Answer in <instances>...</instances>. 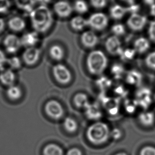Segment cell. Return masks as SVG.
<instances>
[{"instance_id": "1", "label": "cell", "mask_w": 155, "mask_h": 155, "mask_svg": "<svg viewBox=\"0 0 155 155\" xmlns=\"http://www.w3.org/2000/svg\"><path fill=\"white\" fill-rule=\"evenodd\" d=\"M32 26L35 32L44 33L52 26L53 17L51 10L44 5L34 9L30 13Z\"/></svg>"}, {"instance_id": "2", "label": "cell", "mask_w": 155, "mask_h": 155, "mask_svg": "<svg viewBox=\"0 0 155 155\" xmlns=\"http://www.w3.org/2000/svg\"><path fill=\"white\" fill-rule=\"evenodd\" d=\"M88 71L94 76L101 75L107 69L108 59L102 50H93L88 53L86 60Z\"/></svg>"}, {"instance_id": "3", "label": "cell", "mask_w": 155, "mask_h": 155, "mask_svg": "<svg viewBox=\"0 0 155 155\" xmlns=\"http://www.w3.org/2000/svg\"><path fill=\"white\" fill-rule=\"evenodd\" d=\"M110 133L111 131L107 124L98 122L88 127L86 136L90 143L95 145H101L107 141Z\"/></svg>"}, {"instance_id": "4", "label": "cell", "mask_w": 155, "mask_h": 155, "mask_svg": "<svg viewBox=\"0 0 155 155\" xmlns=\"http://www.w3.org/2000/svg\"><path fill=\"white\" fill-rule=\"evenodd\" d=\"M87 20V24L92 29L102 31L107 27L109 18L102 12H96L91 15Z\"/></svg>"}, {"instance_id": "5", "label": "cell", "mask_w": 155, "mask_h": 155, "mask_svg": "<svg viewBox=\"0 0 155 155\" xmlns=\"http://www.w3.org/2000/svg\"><path fill=\"white\" fill-rule=\"evenodd\" d=\"M54 79L59 84H66L71 81L72 75L68 67L63 64L58 63L54 65L52 70Z\"/></svg>"}, {"instance_id": "6", "label": "cell", "mask_w": 155, "mask_h": 155, "mask_svg": "<svg viewBox=\"0 0 155 155\" xmlns=\"http://www.w3.org/2000/svg\"><path fill=\"white\" fill-rule=\"evenodd\" d=\"M3 45L6 52L15 54L22 47L21 38L15 34H8L3 40Z\"/></svg>"}, {"instance_id": "7", "label": "cell", "mask_w": 155, "mask_h": 155, "mask_svg": "<svg viewBox=\"0 0 155 155\" xmlns=\"http://www.w3.org/2000/svg\"><path fill=\"white\" fill-rule=\"evenodd\" d=\"M135 99L138 106L143 109H148L153 101L151 90L147 87L141 88L137 91Z\"/></svg>"}, {"instance_id": "8", "label": "cell", "mask_w": 155, "mask_h": 155, "mask_svg": "<svg viewBox=\"0 0 155 155\" xmlns=\"http://www.w3.org/2000/svg\"><path fill=\"white\" fill-rule=\"evenodd\" d=\"M40 50L34 47L26 48L22 55L23 63L28 66H33L38 62L40 58Z\"/></svg>"}, {"instance_id": "9", "label": "cell", "mask_w": 155, "mask_h": 155, "mask_svg": "<svg viewBox=\"0 0 155 155\" xmlns=\"http://www.w3.org/2000/svg\"><path fill=\"white\" fill-rule=\"evenodd\" d=\"M45 109L47 114L53 119H60L64 115L63 106L56 101H49L45 105Z\"/></svg>"}, {"instance_id": "10", "label": "cell", "mask_w": 155, "mask_h": 155, "mask_svg": "<svg viewBox=\"0 0 155 155\" xmlns=\"http://www.w3.org/2000/svg\"><path fill=\"white\" fill-rule=\"evenodd\" d=\"M107 52L112 55H121L123 52L121 42L117 36L113 35L107 38L105 42Z\"/></svg>"}, {"instance_id": "11", "label": "cell", "mask_w": 155, "mask_h": 155, "mask_svg": "<svg viewBox=\"0 0 155 155\" xmlns=\"http://www.w3.org/2000/svg\"><path fill=\"white\" fill-rule=\"evenodd\" d=\"M147 21V18L145 16L137 13H133L128 18L127 23L130 29L137 32L143 29Z\"/></svg>"}, {"instance_id": "12", "label": "cell", "mask_w": 155, "mask_h": 155, "mask_svg": "<svg viewBox=\"0 0 155 155\" xmlns=\"http://www.w3.org/2000/svg\"><path fill=\"white\" fill-rule=\"evenodd\" d=\"M53 8L56 14L61 18L69 17L73 11V8L71 4L65 1H59L56 2Z\"/></svg>"}, {"instance_id": "13", "label": "cell", "mask_w": 155, "mask_h": 155, "mask_svg": "<svg viewBox=\"0 0 155 155\" xmlns=\"http://www.w3.org/2000/svg\"><path fill=\"white\" fill-rule=\"evenodd\" d=\"M16 79L15 71L10 68H5L0 71V84L5 88L15 84Z\"/></svg>"}, {"instance_id": "14", "label": "cell", "mask_w": 155, "mask_h": 155, "mask_svg": "<svg viewBox=\"0 0 155 155\" xmlns=\"http://www.w3.org/2000/svg\"><path fill=\"white\" fill-rule=\"evenodd\" d=\"M81 42L85 47L92 49L97 46L99 42V38L97 34L92 30H87L81 35Z\"/></svg>"}, {"instance_id": "15", "label": "cell", "mask_w": 155, "mask_h": 155, "mask_svg": "<svg viewBox=\"0 0 155 155\" xmlns=\"http://www.w3.org/2000/svg\"><path fill=\"white\" fill-rule=\"evenodd\" d=\"M8 28L14 33L23 31L26 27L25 20L19 16H13L9 19L7 23Z\"/></svg>"}, {"instance_id": "16", "label": "cell", "mask_w": 155, "mask_h": 155, "mask_svg": "<svg viewBox=\"0 0 155 155\" xmlns=\"http://www.w3.org/2000/svg\"><path fill=\"white\" fill-rule=\"evenodd\" d=\"M4 95L8 101L17 102L20 100L22 96V90L20 86L15 84L6 88Z\"/></svg>"}, {"instance_id": "17", "label": "cell", "mask_w": 155, "mask_h": 155, "mask_svg": "<svg viewBox=\"0 0 155 155\" xmlns=\"http://www.w3.org/2000/svg\"><path fill=\"white\" fill-rule=\"evenodd\" d=\"M22 46L25 48L34 47L39 42L38 33L36 32H28L21 37Z\"/></svg>"}, {"instance_id": "18", "label": "cell", "mask_w": 155, "mask_h": 155, "mask_svg": "<svg viewBox=\"0 0 155 155\" xmlns=\"http://www.w3.org/2000/svg\"><path fill=\"white\" fill-rule=\"evenodd\" d=\"M71 28L75 31H82L88 26L87 20L81 15H77L71 18L70 21Z\"/></svg>"}, {"instance_id": "19", "label": "cell", "mask_w": 155, "mask_h": 155, "mask_svg": "<svg viewBox=\"0 0 155 155\" xmlns=\"http://www.w3.org/2000/svg\"><path fill=\"white\" fill-rule=\"evenodd\" d=\"M49 53L51 58L56 61H61L65 56L63 47L59 45H53L51 46Z\"/></svg>"}, {"instance_id": "20", "label": "cell", "mask_w": 155, "mask_h": 155, "mask_svg": "<svg viewBox=\"0 0 155 155\" xmlns=\"http://www.w3.org/2000/svg\"><path fill=\"white\" fill-rule=\"evenodd\" d=\"M127 12L126 8H124L119 4H115L112 6L110 10V15L114 20H120Z\"/></svg>"}, {"instance_id": "21", "label": "cell", "mask_w": 155, "mask_h": 155, "mask_svg": "<svg viewBox=\"0 0 155 155\" xmlns=\"http://www.w3.org/2000/svg\"><path fill=\"white\" fill-rule=\"evenodd\" d=\"M155 115L151 112H143L138 116L139 121L146 126H151L155 122Z\"/></svg>"}, {"instance_id": "22", "label": "cell", "mask_w": 155, "mask_h": 155, "mask_svg": "<svg viewBox=\"0 0 155 155\" xmlns=\"http://www.w3.org/2000/svg\"><path fill=\"white\" fill-rule=\"evenodd\" d=\"M15 5L21 10L31 12L34 9L35 0H14Z\"/></svg>"}, {"instance_id": "23", "label": "cell", "mask_w": 155, "mask_h": 155, "mask_svg": "<svg viewBox=\"0 0 155 155\" xmlns=\"http://www.w3.org/2000/svg\"><path fill=\"white\" fill-rule=\"evenodd\" d=\"M126 81L131 85L138 86L142 81V75L138 71L131 70L126 76Z\"/></svg>"}, {"instance_id": "24", "label": "cell", "mask_w": 155, "mask_h": 155, "mask_svg": "<svg viewBox=\"0 0 155 155\" xmlns=\"http://www.w3.org/2000/svg\"><path fill=\"white\" fill-rule=\"evenodd\" d=\"M134 50L139 53L146 52L150 47L149 41L143 37L139 38L136 40L134 43Z\"/></svg>"}, {"instance_id": "25", "label": "cell", "mask_w": 155, "mask_h": 155, "mask_svg": "<svg viewBox=\"0 0 155 155\" xmlns=\"http://www.w3.org/2000/svg\"><path fill=\"white\" fill-rule=\"evenodd\" d=\"M44 155H64L63 149L58 145L50 143L45 147Z\"/></svg>"}, {"instance_id": "26", "label": "cell", "mask_w": 155, "mask_h": 155, "mask_svg": "<svg viewBox=\"0 0 155 155\" xmlns=\"http://www.w3.org/2000/svg\"><path fill=\"white\" fill-rule=\"evenodd\" d=\"M74 102L77 107L83 108H86L90 104L87 96L81 93L76 95L74 98Z\"/></svg>"}, {"instance_id": "27", "label": "cell", "mask_w": 155, "mask_h": 155, "mask_svg": "<svg viewBox=\"0 0 155 155\" xmlns=\"http://www.w3.org/2000/svg\"><path fill=\"white\" fill-rule=\"evenodd\" d=\"M22 60L19 57L17 56H12L10 57H8L6 65L13 70H17L21 68L22 67Z\"/></svg>"}, {"instance_id": "28", "label": "cell", "mask_w": 155, "mask_h": 155, "mask_svg": "<svg viewBox=\"0 0 155 155\" xmlns=\"http://www.w3.org/2000/svg\"><path fill=\"white\" fill-rule=\"evenodd\" d=\"M73 9L80 14H84L88 11V4L84 0H76L74 4Z\"/></svg>"}, {"instance_id": "29", "label": "cell", "mask_w": 155, "mask_h": 155, "mask_svg": "<svg viewBox=\"0 0 155 155\" xmlns=\"http://www.w3.org/2000/svg\"><path fill=\"white\" fill-rule=\"evenodd\" d=\"M64 126L65 130L69 133L75 132L78 128V123L75 120L69 117L65 119L64 122Z\"/></svg>"}, {"instance_id": "30", "label": "cell", "mask_w": 155, "mask_h": 155, "mask_svg": "<svg viewBox=\"0 0 155 155\" xmlns=\"http://www.w3.org/2000/svg\"><path fill=\"white\" fill-rule=\"evenodd\" d=\"M124 69L122 65L115 63L111 67V73L116 79H120L124 75Z\"/></svg>"}, {"instance_id": "31", "label": "cell", "mask_w": 155, "mask_h": 155, "mask_svg": "<svg viewBox=\"0 0 155 155\" xmlns=\"http://www.w3.org/2000/svg\"><path fill=\"white\" fill-rule=\"evenodd\" d=\"M86 109L87 114L90 119H97L101 116L100 111L95 106L90 104Z\"/></svg>"}, {"instance_id": "32", "label": "cell", "mask_w": 155, "mask_h": 155, "mask_svg": "<svg viewBox=\"0 0 155 155\" xmlns=\"http://www.w3.org/2000/svg\"><path fill=\"white\" fill-rule=\"evenodd\" d=\"M111 31L114 35L118 37L124 35L126 32V29L124 25L121 23H117L112 27Z\"/></svg>"}, {"instance_id": "33", "label": "cell", "mask_w": 155, "mask_h": 155, "mask_svg": "<svg viewBox=\"0 0 155 155\" xmlns=\"http://www.w3.org/2000/svg\"><path fill=\"white\" fill-rule=\"evenodd\" d=\"M136 51L134 49L127 48L125 50H123L120 56L124 60H130L134 57V55L136 54Z\"/></svg>"}, {"instance_id": "34", "label": "cell", "mask_w": 155, "mask_h": 155, "mask_svg": "<svg viewBox=\"0 0 155 155\" xmlns=\"http://www.w3.org/2000/svg\"><path fill=\"white\" fill-rule=\"evenodd\" d=\"M138 106V105L136 99L128 100L126 104V111L129 113H133L136 111Z\"/></svg>"}, {"instance_id": "35", "label": "cell", "mask_w": 155, "mask_h": 155, "mask_svg": "<svg viewBox=\"0 0 155 155\" xmlns=\"http://www.w3.org/2000/svg\"><path fill=\"white\" fill-rule=\"evenodd\" d=\"M145 62L148 67L151 69L155 70V52L151 53L147 55Z\"/></svg>"}, {"instance_id": "36", "label": "cell", "mask_w": 155, "mask_h": 155, "mask_svg": "<svg viewBox=\"0 0 155 155\" xmlns=\"http://www.w3.org/2000/svg\"><path fill=\"white\" fill-rule=\"evenodd\" d=\"M11 7L10 0H0V14L8 12Z\"/></svg>"}, {"instance_id": "37", "label": "cell", "mask_w": 155, "mask_h": 155, "mask_svg": "<svg viewBox=\"0 0 155 155\" xmlns=\"http://www.w3.org/2000/svg\"><path fill=\"white\" fill-rule=\"evenodd\" d=\"M91 5L97 9L104 8L107 5V0H90Z\"/></svg>"}, {"instance_id": "38", "label": "cell", "mask_w": 155, "mask_h": 155, "mask_svg": "<svg viewBox=\"0 0 155 155\" xmlns=\"http://www.w3.org/2000/svg\"><path fill=\"white\" fill-rule=\"evenodd\" d=\"M8 57L4 50L0 49V71L5 68Z\"/></svg>"}, {"instance_id": "39", "label": "cell", "mask_w": 155, "mask_h": 155, "mask_svg": "<svg viewBox=\"0 0 155 155\" xmlns=\"http://www.w3.org/2000/svg\"><path fill=\"white\" fill-rule=\"evenodd\" d=\"M140 155H155V148L151 146L143 147L141 150Z\"/></svg>"}, {"instance_id": "40", "label": "cell", "mask_w": 155, "mask_h": 155, "mask_svg": "<svg viewBox=\"0 0 155 155\" xmlns=\"http://www.w3.org/2000/svg\"><path fill=\"white\" fill-rule=\"evenodd\" d=\"M97 84L102 87H107L111 85V80L108 78L102 77L97 81Z\"/></svg>"}, {"instance_id": "41", "label": "cell", "mask_w": 155, "mask_h": 155, "mask_svg": "<svg viewBox=\"0 0 155 155\" xmlns=\"http://www.w3.org/2000/svg\"><path fill=\"white\" fill-rule=\"evenodd\" d=\"M148 33L150 40L155 43V21H152L150 23Z\"/></svg>"}, {"instance_id": "42", "label": "cell", "mask_w": 155, "mask_h": 155, "mask_svg": "<svg viewBox=\"0 0 155 155\" xmlns=\"http://www.w3.org/2000/svg\"><path fill=\"white\" fill-rule=\"evenodd\" d=\"M122 136L121 131L118 129H114L111 131L110 136L112 137L115 140H118L121 138Z\"/></svg>"}, {"instance_id": "43", "label": "cell", "mask_w": 155, "mask_h": 155, "mask_svg": "<svg viewBox=\"0 0 155 155\" xmlns=\"http://www.w3.org/2000/svg\"><path fill=\"white\" fill-rule=\"evenodd\" d=\"M139 8H140V7H139L138 5L134 4H131L129 7H128L127 8H126L127 12H129L131 13L132 14L137 13V12L138 11Z\"/></svg>"}, {"instance_id": "44", "label": "cell", "mask_w": 155, "mask_h": 155, "mask_svg": "<svg viewBox=\"0 0 155 155\" xmlns=\"http://www.w3.org/2000/svg\"><path fill=\"white\" fill-rule=\"evenodd\" d=\"M66 155H82V151L80 149L73 148L69 149L66 153Z\"/></svg>"}, {"instance_id": "45", "label": "cell", "mask_w": 155, "mask_h": 155, "mask_svg": "<svg viewBox=\"0 0 155 155\" xmlns=\"http://www.w3.org/2000/svg\"><path fill=\"white\" fill-rule=\"evenodd\" d=\"M6 26V23L4 19L0 17V34L4 31Z\"/></svg>"}, {"instance_id": "46", "label": "cell", "mask_w": 155, "mask_h": 155, "mask_svg": "<svg viewBox=\"0 0 155 155\" xmlns=\"http://www.w3.org/2000/svg\"><path fill=\"white\" fill-rule=\"evenodd\" d=\"M150 14L153 16L155 17V4H153L151 5V8H150Z\"/></svg>"}, {"instance_id": "47", "label": "cell", "mask_w": 155, "mask_h": 155, "mask_svg": "<svg viewBox=\"0 0 155 155\" xmlns=\"http://www.w3.org/2000/svg\"><path fill=\"white\" fill-rule=\"evenodd\" d=\"M35 1H37L38 2L41 3V5H46V3H48L51 0H35Z\"/></svg>"}, {"instance_id": "48", "label": "cell", "mask_w": 155, "mask_h": 155, "mask_svg": "<svg viewBox=\"0 0 155 155\" xmlns=\"http://www.w3.org/2000/svg\"><path fill=\"white\" fill-rule=\"evenodd\" d=\"M143 1L148 5H153L155 3V0H143Z\"/></svg>"}, {"instance_id": "49", "label": "cell", "mask_w": 155, "mask_h": 155, "mask_svg": "<svg viewBox=\"0 0 155 155\" xmlns=\"http://www.w3.org/2000/svg\"><path fill=\"white\" fill-rule=\"evenodd\" d=\"M122 1H124L127 2V3H129L131 5V4H134L135 0H122Z\"/></svg>"}, {"instance_id": "50", "label": "cell", "mask_w": 155, "mask_h": 155, "mask_svg": "<svg viewBox=\"0 0 155 155\" xmlns=\"http://www.w3.org/2000/svg\"><path fill=\"white\" fill-rule=\"evenodd\" d=\"M115 155H127V153H124V152H122V153H117Z\"/></svg>"}, {"instance_id": "51", "label": "cell", "mask_w": 155, "mask_h": 155, "mask_svg": "<svg viewBox=\"0 0 155 155\" xmlns=\"http://www.w3.org/2000/svg\"><path fill=\"white\" fill-rule=\"evenodd\" d=\"M153 100L154 102H155V93L154 94V95H153Z\"/></svg>"}]
</instances>
